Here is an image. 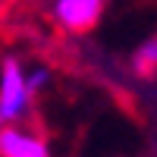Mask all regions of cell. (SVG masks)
Returning a JSON list of instances; mask_svg holds the SVG:
<instances>
[{"label":"cell","mask_w":157,"mask_h":157,"mask_svg":"<svg viewBox=\"0 0 157 157\" xmlns=\"http://www.w3.org/2000/svg\"><path fill=\"white\" fill-rule=\"evenodd\" d=\"M35 91L29 85V69L19 57L0 60V120L6 126L22 123L32 110Z\"/></svg>","instance_id":"obj_1"},{"label":"cell","mask_w":157,"mask_h":157,"mask_svg":"<svg viewBox=\"0 0 157 157\" xmlns=\"http://www.w3.org/2000/svg\"><path fill=\"white\" fill-rule=\"evenodd\" d=\"M110 0H54L50 3V22L60 35L82 38L101 25Z\"/></svg>","instance_id":"obj_2"},{"label":"cell","mask_w":157,"mask_h":157,"mask_svg":"<svg viewBox=\"0 0 157 157\" xmlns=\"http://www.w3.org/2000/svg\"><path fill=\"white\" fill-rule=\"evenodd\" d=\"M0 157H54V154L41 132L13 123L0 129Z\"/></svg>","instance_id":"obj_3"},{"label":"cell","mask_w":157,"mask_h":157,"mask_svg":"<svg viewBox=\"0 0 157 157\" xmlns=\"http://www.w3.org/2000/svg\"><path fill=\"white\" fill-rule=\"evenodd\" d=\"M129 69H132L138 78H157V32L148 38V41H141L135 50H132V60H129Z\"/></svg>","instance_id":"obj_4"},{"label":"cell","mask_w":157,"mask_h":157,"mask_svg":"<svg viewBox=\"0 0 157 157\" xmlns=\"http://www.w3.org/2000/svg\"><path fill=\"white\" fill-rule=\"evenodd\" d=\"M16 3H22V0H0V6H16Z\"/></svg>","instance_id":"obj_5"},{"label":"cell","mask_w":157,"mask_h":157,"mask_svg":"<svg viewBox=\"0 0 157 157\" xmlns=\"http://www.w3.org/2000/svg\"><path fill=\"white\" fill-rule=\"evenodd\" d=\"M0 129H3V120H0Z\"/></svg>","instance_id":"obj_6"}]
</instances>
